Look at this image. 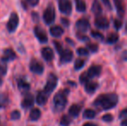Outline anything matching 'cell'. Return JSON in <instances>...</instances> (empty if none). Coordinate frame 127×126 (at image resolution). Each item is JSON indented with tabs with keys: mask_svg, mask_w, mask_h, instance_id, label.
Instances as JSON below:
<instances>
[{
	"mask_svg": "<svg viewBox=\"0 0 127 126\" xmlns=\"http://www.w3.org/2000/svg\"><path fill=\"white\" fill-rule=\"evenodd\" d=\"M96 117V111L92 109H87L83 112V118L86 119H93Z\"/></svg>",
	"mask_w": 127,
	"mask_h": 126,
	"instance_id": "4316f807",
	"label": "cell"
},
{
	"mask_svg": "<svg viewBox=\"0 0 127 126\" xmlns=\"http://www.w3.org/2000/svg\"><path fill=\"white\" fill-rule=\"evenodd\" d=\"M87 49L92 53H96L99 50V46L96 43H88L87 44Z\"/></svg>",
	"mask_w": 127,
	"mask_h": 126,
	"instance_id": "d6a6232c",
	"label": "cell"
},
{
	"mask_svg": "<svg viewBox=\"0 0 127 126\" xmlns=\"http://www.w3.org/2000/svg\"><path fill=\"white\" fill-rule=\"evenodd\" d=\"M94 25L99 29H106L109 28V21L105 17L98 16L94 21Z\"/></svg>",
	"mask_w": 127,
	"mask_h": 126,
	"instance_id": "30bf717a",
	"label": "cell"
},
{
	"mask_svg": "<svg viewBox=\"0 0 127 126\" xmlns=\"http://www.w3.org/2000/svg\"><path fill=\"white\" fill-rule=\"evenodd\" d=\"M59 10L62 14L70 16L72 13V3L70 0H58Z\"/></svg>",
	"mask_w": 127,
	"mask_h": 126,
	"instance_id": "52a82bcc",
	"label": "cell"
},
{
	"mask_svg": "<svg viewBox=\"0 0 127 126\" xmlns=\"http://www.w3.org/2000/svg\"><path fill=\"white\" fill-rule=\"evenodd\" d=\"M69 93L68 89L61 90L54 96L53 99V111L55 112H61L65 109L67 104V95Z\"/></svg>",
	"mask_w": 127,
	"mask_h": 126,
	"instance_id": "7a4b0ae2",
	"label": "cell"
},
{
	"mask_svg": "<svg viewBox=\"0 0 127 126\" xmlns=\"http://www.w3.org/2000/svg\"><path fill=\"white\" fill-rule=\"evenodd\" d=\"M71 123H72V118L67 115L62 116V119L60 121V125L62 126H68Z\"/></svg>",
	"mask_w": 127,
	"mask_h": 126,
	"instance_id": "83f0119b",
	"label": "cell"
},
{
	"mask_svg": "<svg viewBox=\"0 0 127 126\" xmlns=\"http://www.w3.org/2000/svg\"><path fill=\"white\" fill-rule=\"evenodd\" d=\"M101 1L103 2L104 5H105L108 10H112V4H111L110 0H101Z\"/></svg>",
	"mask_w": 127,
	"mask_h": 126,
	"instance_id": "ab89813d",
	"label": "cell"
},
{
	"mask_svg": "<svg viewBox=\"0 0 127 126\" xmlns=\"http://www.w3.org/2000/svg\"><path fill=\"white\" fill-rule=\"evenodd\" d=\"M76 10L79 12H85L87 10V4L84 0H75Z\"/></svg>",
	"mask_w": 127,
	"mask_h": 126,
	"instance_id": "d4e9b609",
	"label": "cell"
},
{
	"mask_svg": "<svg viewBox=\"0 0 127 126\" xmlns=\"http://www.w3.org/2000/svg\"><path fill=\"white\" fill-rule=\"evenodd\" d=\"M19 24V17L16 12H12L10 16L9 21L6 24V28L10 33H13L17 29Z\"/></svg>",
	"mask_w": 127,
	"mask_h": 126,
	"instance_id": "8992f818",
	"label": "cell"
},
{
	"mask_svg": "<svg viewBox=\"0 0 127 126\" xmlns=\"http://www.w3.org/2000/svg\"><path fill=\"white\" fill-rule=\"evenodd\" d=\"M43 21L47 25H50L53 24L55 20V8L52 4H49L47 8L45 9L42 15Z\"/></svg>",
	"mask_w": 127,
	"mask_h": 126,
	"instance_id": "5b68a950",
	"label": "cell"
},
{
	"mask_svg": "<svg viewBox=\"0 0 127 126\" xmlns=\"http://www.w3.org/2000/svg\"><path fill=\"white\" fill-rule=\"evenodd\" d=\"M34 34H35L36 39L39 41L40 43H47L49 38H48V35L46 34V32L40 27H35L34 29Z\"/></svg>",
	"mask_w": 127,
	"mask_h": 126,
	"instance_id": "8fae6325",
	"label": "cell"
},
{
	"mask_svg": "<svg viewBox=\"0 0 127 126\" xmlns=\"http://www.w3.org/2000/svg\"><path fill=\"white\" fill-rule=\"evenodd\" d=\"M91 35H92L93 38H94L95 40H97V41H99V42H103V41L105 40V38H104V35H102L101 33L98 32V31L92 30V31H91Z\"/></svg>",
	"mask_w": 127,
	"mask_h": 126,
	"instance_id": "f1b7e54d",
	"label": "cell"
},
{
	"mask_svg": "<svg viewBox=\"0 0 127 126\" xmlns=\"http://www.w3.org/2000/svg\"><path fill=\"white\" fill-rule=\"evenodd\" d=\"M49 33L53 37H56V38H59L61 37L62 35L64 34V29H62L61 26L55 25L53 26L49 29Z\"/></svg>",
	"mask_w": 127,
	"mask_h": 126,
	"instance_id": "ffe728a7",
	"label": "cell"
},
{
	"mask_svg": "<svg viewBox=\"0 0 127 126\" xmlns=\"http://www.w3.org/2000/svg\"><path fill=\"white\" fill-rule=\"evenodd\" d=\"M34 102H35V99H34V96L30 93H27L24 96V99L22 100L21 103V106H22L24 109H29V108H31L34 105Z\"/></svg>",
	"mask_w": 127,
	"mask_h": 126,
	"instance_id": "5bb4252c",
	"label": "cell"
},
{
	"mask_svg": "<svg viewBox=\"0 0 127 126\" xmlns=\"http://www.w3.org/2000/svg\"><path fill=\"white\" fill-rule=\"evenodd\" d=\"M20 118H21V113L17 110H15V111H13L10 113V118H11V120H18L20 119Z\"/></svg>",
	"mask_w": 127,
	"mask_h": 126,
	"instance_id": "836d02e7",
	"label": "cell"
},
{
	"mask_svg": "<svg viewBox=\"0 0 127 126\" xmlns=\"http://www.w3.org/2000/svg\"><path fill=\"white\" fill-rule=\"evenodd\" d=\"M85 66V61L82 59H77L75 61V62H74V69L75 70H80V69H81L82 67Z\"/></svg>",
	"mask_w": 127,
	"mask_h": 126,
	"instance_id": "4dcf8cb0",
	"label": "cell"
},
{
	"mask_svg": "<svg viewBox=\"0 0 127 126\" xmlns=\"http://www.w3.org/2000/svg\"><path fill=\"white\" fill-rule=\"evenodd\" d=\"M126 32L127 33V23H126Z\"/></svg>",
	"mask_w": 127,
	"mask_h": 126,
	"instance_id": "681fc988",
	"label": "cell"
},
{
	"mask_svg": "<svg viewBox=\"0 0 127 126\" xmlns=\"http://www.w3.org/2000/svg\"><path fill=\"white\" fill-rule=\"evenodd\" d=\"M113 26L117 30H119L121 29V27H122V22H121V20H119V19H114Z\"/></svg>",
	"mask_w": 127,
	"mask_h": 126,
	"instance_id": "d590c367",
	"label": "cell"
},
{
	"mask_svg": "<svg viewBox=\"0 0 127 126\" xmlns=\"http://www.w3.org/2000/svg\"><path fill=\"white\" fill-rule=\"evenodd\" d=\"M114 2V5H115L116 10H117V14L119 17H124L125 15V6L124 3H123V0H113Z\"/></svg>",
	"mask_w": 127,
	"mask_h": 126,
	"instance_id": "e0dca14e",
	"label": "cell"
},
{
	"mask_svg": "<svg viewBox=\"0 0 127 126\" xmlns=\"http://www.w3.org/2000/svg\"><path fill=\"white\" fill-rule=\"evenodd\" d=\"M7 62L0 60V75L3 76L7 74Z\"/></svg>",
	"mask_w": 127,
	"mask_h": 126,
	"instance_id": "f546056e",
	"label": "cell"
},
{
	"mask_svg": "<svg viewBox=\"0 0 127 126\" xmlns=\"http://www.w3.org/2000/svg\"><path fill=\"white\" fill-rule=\"evenodd\" d=\"M119 119L122 120H126L127 119V109H124L119 115Z\"/></svg>",
	"mask_w": 127,
	"mask_h": 126,
	"instance_id": "74e56055",
	"label": "cell"
},
{
	"mask_svg": "<svg viewBox=\"0 0 127 126\" xmlns=\"http://www.w3.org/2000/svg\"><path fill=\"white\" fill-rule=\"evenodd\" d=\"M9 102H10V100H9L8 95L4 93H0V109L6 107Z\"/></svg>",
	"mask_w": 127,
	"mask_h": 126,
	"instance_id": "cb8c5ba5",
	"label": "cell"
},
{
	"mask_svg": "<svg viewBox=\"0 0 127 126\" xmlns=\"http://www.w3.org/2000/svg\"><path fill=\"white\" fill-rule=\"evenodd\" d=\"M54 43V46H55V49H56V51L58 52V54H60L63 51V48H62V45L61 44V42H56V41H55V42H53Z\"/></svg>",
	"mask_w": 127,
	"mask_h": 126,
	"instance_id": "e575fe53",
	"label": "cell"
},
{
	"mask_svg": "<svg viewBox=\"0 0 127 126\" xmlns=\"http://www.w3.org/2000/svg\"><path fill=\"white\" fill-rule=\"evenodd\" d=\"M76 52L80 56H88L89 54L88 49H86V48H79Z\"/></svg>",
	"mask_w": 127,
	"mask_h": 126,
	"instance_id": "1f68e13d",
	"label": "cell"
},
{
	"mask_svg": "<svg viewBox=\"0 0 127 126\" xmlns=\"http://www.w3.org/2000/svg\"><path fill=\"white\" fill-rule=\"evenodd\" d=\"M76 36H77V38H78L79 40L83 41V42H85V41H89V38L87 36V35H82V34H80V33H77Z\"/></svg>",
	"mask_w": 127,
	"mask_h": 126,
	"instance_id": "f35d334b",
	"label": "cell"
},
{
	"mask_svg": "<svg viewBox=\"0 0 127 126\" xmlns=\"http://www.w3.org/2000/svg\"><path fill=\"white\" fill-rule=\"evenodd\" d=\"M2 84H3V79H2V78H1V75H0V86H2Z\"/></svg>",
	"mask_w": 127,
	"mask_h": 126,
	"instance_id": "c3c4849f",
	"label": "cell"
},
{
	"mask_svg": "<svg viewBox=\"0 0 127 126\" xmlns=\"http://www.w3.org/2000/svg\"><path fill=\"white\" fill-rule=\"evenodd\" d=\"M119 96L116 93H104L99 95L94 101V105L96 108L104 111H108L117 105Z\"/></svg>",
	"mask_w": 127,
	"mask_h": 126,
	"instance_id": "6da1fadb",
	"label": "cell"
},
{
	"mask_svg": "<svg viewBox=\"0 0 127 126\" xmlns=\"http://www.w3.org/2000/svg\"><path fill=\"white\" fill-rule=\"evenodd\" d=\"M99 87V84L97 82H87L85 84V91L88 94H94L96 92V90Z\"/></svg>",
	"mask_w": 127,
	"mask_h": 126,
	"instance_id": "44dd1931",
	"label": "cell"
},
{
	"mask_svg": "<svg viewBox=\"0 0 127 126\" xmlns=\"http://www.w3.org/2000/svg\"><path fill=\"white\" fill-rule=\"evenodd\" d=\"M17 87L20 90L22 93H26L30 90V85L29 84V82L24 78H19L17 79Z\"/></svg>",
	"mask_w": 127,
	"mask_h": 126,
	"instance_id": "2e32d148",
	"label": "cell"
},
{
	"mask_svg": "<svg viewBox=\"0 0 127 126\" xmlns=\"http://www.w3.org/2000/svg\"><path fill=\"white\" fill-rule=\"evenodd\" d=\"M121 126H127V119L123 120V121L121 122Z\"/></svg>",
	"mask_w": 127,
	"mask_h": 126,
	"instance_id": "bcb514c9",
	"label": "cell"
},
{
	"mask_svg": "<svg viewBox=\"0 0 127 126\" xmlns=\"http://www.w3.org/2000/svg\"><path fill=\"white\" fill-rule=\"evenodd\" d=\"M57 84H58L57 76L54 74H50L49 75V77H48L47 82H46V85L44 86V93H47L48 95H50L57 86Z\"/></svg>",
	"mask_w": 127,
	"mask_h": 126,
	"instance_id": "277c9868",
	"label": "cell"
},
{
	"mask_svg": "<svg viewBox=\"0 0 127 126\" xmlns=\"http://www.w3.org/2000/svg\"><path fill=\"white\" fill-rule=\"evenodd\" d=\"M92 11L96 17L98 16H101L102 13V8H101V5L99 3V2L98 0H94V3H93L92 5Z\"/></svg>",
	"mask_w": 127,
	"mask_h": 126,
	"instance_id": "7402d4cb",
	"label": "cell"
},
{
	"mask_svg": "<svg viewBox=\"0 0 127 126\" xmlns=\"http://www.w3.org/2000/svg\"><path fill=\"white\" fill-rule=\"evenodd\" d=\"M17 59V54H16L15 51L11 49H6L3 50V57L1 58L2 61L8 62V61H11Z\"/></svg>",
	"mask_w": 127,
	"mask_h": 126,
	"instance_id": "4fadbf2b",
	"label": "cell"
},
{
	"mask_svg": "<svg viewBox=\"0 0 127 126\" xmlns=\"http://www.w3.org/2000/svg\"><path fill=\"white\" fill-rule=\"evenodd\" d=\"M81 109H82V105L78 104H74L69 108L68 113L72 118H77V117L80 115V111H81Z\"/></svg>",
	"mask_w": 127,
	"mask_h": 126,
	"instance_id": "ac0fdd59",
	"label": "cell"
},
{
	"mask_svg": "<svg viewBox=\"0 0 127 126\" xmlns=\"http://www.w3.org/2000/svg\"><path fill=\"white\" fill-rule=\"evenodd\" d=\"M121 58H122L123 61H127V51L126 50L122 53V54H121Z\"/></svg>",
	"mask_w": 127,
	"mask_h": 126,
	"instance_id": "ee69618b",
	"label": "cell"
},
{
	"mask_svg": "<svg viewBox=\"0 0 127 126\" xmlns=\"http://www.w3.org/2000/svg\"><path fill=\"white\" fill-rule=\"evenodd\" d=\"M83 126H98V125H96L95 124H93V123H86L85 125H83Z\"/></svg>",
	"mask_w": 127,
	"mask_h": 126,
	"instance_id": "f6af8a7d",
	"label": "cell"
},
{
	"mask_svg": "<svg viewBox=\"0 0 127 126\" xmlns=\"http://www.w3.org/2000/svg\"><path fill=\"white\" fill-rule=\"evenodd\" d=\"M119 36L118 34L112 33L106 37V39H105V42H106L107 44H114L119 41Z\"/></svg>",
	"mask_w": 127,
	"mask_h": 126,
	"instance_id": "484cf974",
	"label": "cell"
},
{
	"mask_svg": "<svg viewBox=\"0 0 127 126\" xmlns=\"http://www.w3.org/2000/svg\"><path fill=\"white\" fill-rule=\"evenodd\" d=\"M41 115H42V112L40 110L37 108H34L30 112V119L31 121H37L41 118Z\"/></svg>",
	"mask_w": 127,
	"mask_h": 126,
	"instance_id": "603a6c76",
	"label": "cell"
},
{
	"mask_svg": "<svg viewBox=\"0 0 127 126\" xmlns=\"http://www.w3.org/2000/svg\"><path fill=\"white\" fill-rule=\"evenodd\" d=\"M30 70L35 74H42L44 72V66L41 61H37L36 59L31 60L30 63Z\"/></svg>",
	"mask_w": 127,
	"mask_h": 126,
	"instance_id": "ba28073f",
	"label": "cell"
},
{
	"mask_svg": "<svg viewBox=\"0 0 127 126\" xmlns=\"http://www.w3.org/2000/svg\"><path fill=\"white\" fill-rule=\"evenodd\" d=\"M26 2L30 5H31V6L35 7V6H36V5L38 4L39 0H26Z\"/></svg>",
	"mask_w": 127,
	"mask_h": 126,
	"instance_id": "60d3db41",
	"label": "cell"
},
{
	"mask_svg": "<svg viewBox=\"0 0 127 126\" xmlns=\"http://www.w3.org/2000/svg\"><path fill=\"white\" fill-rule=\"evenodd\" d=\"M48 97H49V95L44 93V91L38 92L36 98H35V101H36L37 104H39V105H44L48 102Z\"/></svg>",
	"mask_w": 127,
	"mask_h": 126,
	"instance_id": "d6986e66",
	"label": "cell"
},
{
	"mask_svg": "<svg viewBox=\"0 0 127 126\" xmlns=\"http://www.w3.org/2000/svg\"><path fill=\"white\" fill-rule=\"evenodd\" d=\"M32 18H33V20L35 21V23L38 21L39 17H38V15H37L36 12H33V13H32Z\"/></svg>",
	"mask_w": 127,
	"mask_h": 126,
	"instance_id": "7bdbcfd3",
	"label": "cell"
},
{
	"mask_svg": "<svg viewBox=\"0 0 127 126\" xmlns=\"http://www.w3.org/2000/svg\"><path fill=\"white\" fill-rule=\"evenodd\" d=\"M102 67L99 65H94L87 69V72L82 73L80 75V84H87L89 80L95 77H99L101 74Z\"/></svg>",
	"mask_w": 127,
	"mask_h": 126,
	"instance_id": "3957f363",
	"label": "cell"
},
{
	"mask_svg": "<svg viewBox=\"0 0 127 126\" xmlns=\"http://www.w3.org/2000/svg\"><path fill=\"white\" fill-rule=\"evenodd\" d=\"M74 58V54L70 49H63L60 54V62L62 64H66L70 62Z\"/></svg>",
	"mask_w": 127,
	"mask_h": 126,
	"instance_id": "7c38bea8",
	"label": "cell"
},
{
	"mask_svg": "<svg viewBox=\"0 0 127 126\" xmlns=\"http://www.w3.org/2000/svg\"><path fill=\"white\" fill-rule=\"evenodd\" d=\"M61 21H62V24H63L65 27H68L69 24H70L69 21L67 20V19H66V18H62V19H61Z\"/></svg>",
	"mask_w": 127,
	"mask_h": 126,
	"instance_id": "b9f144b4",
	"label": "cell"
},
{
	"mask_svg": "<svg viewBox=\"0 0 127 126\" xmlns=\"http://www.w3.org/2000/svg\"><path fill=\"white\" fill-rule=\"evenodd\" d=\"M102 120H103L104 122H107V123L112 122V120H113V116L111 114H105L102 117Z\"/></svg>",
	"mask_w": 127,
	"mask_h": 126,
	"instance_id": "8d00e7d4",
	"label": "cell"
},
{
	"mask_svg": "<svg viewBox=\"0 0 127 126\" xmlns=\"http://www.w3.org/2000/svg\"><path fill=\"white\" fill-rule=\"evenodd\" d=\"M66 41H67V42H68V43H69V44H71V45H73V46L74 45V42H73V41H71V40H69L68 38H67V39H66Z\"/></svg>",
	"mask_w": 127,
	"mask_h": 126,
	"instance_id": "7dc6e473",
	"label": "cell"
},
{
	"mask_svg": "<svg viewBox=\"0 0 127 126\" xmlns=\"http://www.w3.org/2000/svg\"><path fill=\"white\" fill-rule=\"evenodd\" d=\"M75 28L80 33H85L90 28V24H89L88 19L87 18H80L79 19L75 24Z\"/></svg>",
	"mask_w": 127,
	"mask_h": 126,
	"instance_id": "9c48e42d",
	"label": "cell"
},
{
	"mask_svg": "<svg viewBox=\"0 0 127 126\" xmlns=\"http://www.w3.org/2000/svg\"><path fill=\"white\" fill-rule=\"evenodd\" d=\"M41 54H42V56L46 61L48 62H50L54 60V57H55V54H54V51L51 48L49 47H46L42 49V51H41Z\"/></svg>",
	"mask_w": 127,
	"mask_h": 126,
	"instance_id": "9a60e30c",
	"label": "cell"
}]
</instances>
